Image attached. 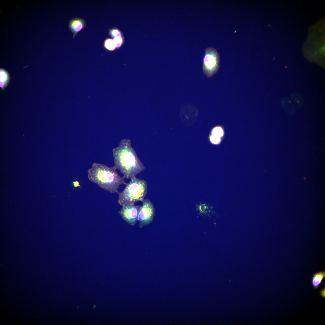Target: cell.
Segmentation results:
<instances>
[{"label":"cell","mask_w":325,"mask_h":325,"mask_svg":"<svg viewBox=\"0 0 325 325\" xmlns=\"http://www.w3.org/2000/svg\"><path fill=\"white\" fill-rule=\"evenodd\" d=\"M114 166L110 167L105 165L94 163L88 171L89 179L101 188L111 193H118V189L122 184H126L124 177L118 174Z\"/></svg>","instance_id":"7a4b0ae2"},{"label":"cell","mask_w":325,"mask_h":325,"mask_svg":"<svg viewBox=\"0 0 325 325\" xmlns=\"http://www.w3.org/2000/svg\"><path fill=\"white\" fill-rule=\"evenodd\" d=\"M116 48L120 47L122 44L123 40L122 37L116 38L113 39Z\"/></svg>","instance_id":"4fadbf2b"},{"label":"cell","mask_w":325,"mask_h":325,"mask_svg":"<svg viewBox=\"0 0 325 325\" xmlns=\"http://www.w3.org/2000/svg\"><path fill=\"white\" fill-rule=\"evenodd\" d=\"M104 47L110 51H113L116 48V45L113 39L110 38L105 40L104 42Z\"/></svg>","instance_id":"8fae6325"},{"label":"cell","mask_w":325,"mask_h":325,"mask_svg":"<svg viewBox=\"0 0 325 325\" xmlns=\"http://www.w3.org/2000/svg\"><path fill=\"white\" fill-rule=\"evenodd\" d=\"M142 202L143 204L140 206L138 218L141 228L149 225L152 222L155 212L154 206L150 200L144 199Z\"/></svg>","instance_id":"5b68a950"},{"label":"cell","mask_w":325,"mask_h":325,"mask_svg":"<svg viewBox=\"0 0 325 325\" xmlns=\"http://www.w3.org/2000/svg\"><path fill=\"white\" fill-rule=\"evenodd\" d=\"M124 190L118 193V203L121 206L134 204L137 202L142 201L147 193V186L145 181L136 178H131L125 184Z\"/></svg>","instance_id":"3957f363"},{"label":"cell","mask_w":325,"mask_h":325,"mask_svg":"<svg viewBox=\"0 0 325 325\" xmlns=\"http://www.w3.org/2000/svg\"><path fill=\"white\" fill-rule=\"evenodd\" d=\"M86 26L85 20L82 18L76 17L70 20L69 27L73 35V37L83 29Z\"/></svg>","instance_id":"52a82bcc"},{"label":"cell","mask_w":325,"mask_h":325,"mask_svg":"<svg viewBox=\"0 0 325 325\" xmlns=\"http://www.w3.org/2000/svg\"><path fill=\"white\" fill-rule=\"evenodd\" d=\"M0 88L3 90L8 84L10 79L9 73L4 69L0 68Z\"/></svg>","instance_id":"30bf717a"},{"label":"cell","mask_w":325,"mask_h":325,"mask_svg":"<svg viewBox=\"0 0 325 325\" xmlns=\"http://www.w3.org/2000/svg\"><path fill=\"white\" fill-rule=\"evenodd\" d=\"M140 206L135 204L122 206L119 213L123 219L129 225H135L138 221V215Z\"/></svg>","instance_id":"8992f818"},{"label":"cell","mask_w":325,"mask_h":325,"mask_svg":"<svg viewBox=\"0 0 325 325\" xmlns=\"http://www.w3.org/2000/svg\"><path fill=\"white\" fill-rule=\"evenodd\" d=\"M113 151L114 166L124 178L131 179L144 170V166L131 147L130 139H122L119 146Z\"/></svg>","instance_id":"6da1fadb"},{"label":"cell","mask_w":325,"mask_h":325,"mask_svg":"<svg viewBox=\"0 0 325 325\" xmlns=\"http://www.w3.org/2000/svg\"><path fill=\"white\" fill-rule=\"evenodd\" d=\"M220 57L217 50L208 47L205 51L203 58V70L204 75L208 78L212 77L218 71Z\"/></svg>","instance_id":"277c9868"},{"label":"cell","mask_w":325,"mask_h":325,"mask_svg":"<svg viewBox=\"0 0 325 325\" xmlns=\"http://www.w3.org/2000/svg\"><path fill=\"white\" fill-rule=\"evenodd\" d=\"M321 296L324 298H325V287L321 289L319 292Z\"/></svg>","instance_id":"5bb4252c"},{"label":"cell","mask_w":325,"mask_h":325,"mask_svg":"<svg viewBox=\"0 0 325 325\" xmlns=\"http://www.w3.org/2000/svg\"><path fill=\"white\" fill-rule=\"evenodd\" d=\"M224 135V130L223 128L220 126H217L212 129L209 136V139L212 144H218L222 141Z\"/></svg>","instance_id":"ba28073f"},{"label":"cell","mask_w":325,"mask_h":325,"mask_svg":"<svg viewBox=\"0 0 325 325\" xmlns=\"http://www.w3.org/2000/svg\"><path fill=\"white\" fill-rule=\"evenodd\" d=\"M109 34L113 39L117 37H121V33L120 31L118 29L115 28L110 30Z\"/></svg>","instance_id":"7c38bea8"},{"label":"cell","mask_w":325,"mask_h":325,"mask_svg":"<svg viewBox=\"0 0 325 325\" xmlns=\"http://www.w3.org/2000/svg\"><path fill=\"white\" fill-rule=\"evenodd\" d=\"M325 277V271H322L314 274L311 278V283L313 288L318 289L320 284H323L322 280Z\"/></svg>","instance_id":"9c48e42d"}]
</instances>
